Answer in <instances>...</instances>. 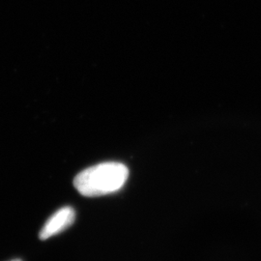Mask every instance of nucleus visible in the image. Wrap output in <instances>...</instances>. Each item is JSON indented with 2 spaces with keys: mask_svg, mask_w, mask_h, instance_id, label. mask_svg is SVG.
<instances>
[{
  "mask_svg": "<svg viewBox=\"0 0 261 261\" xmlns=\"http://www.w3.org/2000/svg\"><path fill=\"white\" fill-rule=\"evenodd\" d=\"M128 177L125 165L107 162L83 170L75 176L74 186L84 196H105L119 191Z\"/></svg>",
  "mask_w": 261,
  "mask_h": 261,
  "instance_id": "nucleus-1",
  "label": "nucleus"
},
{
  "mask_svg": "<svg viewBox=\"0 0 261 261\" xmlns=\"http://www.w3.org/2000/svg\"><path fill=\"white\" fill-rule=\"evenodd\" d=\"M75 219V210L71 206L60 208L44 224L39 235L40 239L47 240L48 238L64 231L74 224Z\"/></svg>",
  "mask_w": 261,
  "mask_h": 261,
  "instance_id": "nucleus-2",
  "label": "nucleus"
},
{
  "mask_svg": "<svg viewBox=\"0 0 261 261\" xmlns=\"http://www.w3.org/2000/svg\"><path fill=\"white\" fill-rule=\"evenodd\" d=\"M12 261H21L20 259H15V260H12Z\"/></svg>",
  "mask_w": 261,
  "mask_h": 261,
  "instance_id": "nucleus-3",
  "label": "nucleus"
}]
</instances>
